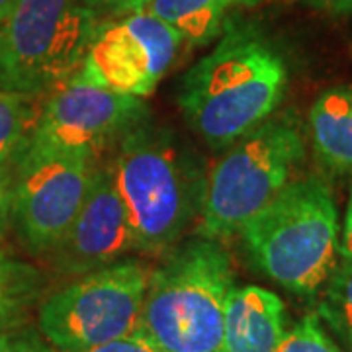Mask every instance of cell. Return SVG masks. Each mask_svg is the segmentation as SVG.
<instances>
[{
    "label": "cell",
    "instance_id": "obj_4",
    "mask_svg": "<svg viewBox=\"0 0 352 352\" xmlns=\"http://www.w3.org/2000/svg\"><path fill=\"white\" fill-rule=\"evenodd\" d=\"M239 237L263 276L294 296L317 298L340 261L339 212L327 180L294 178Z\"/></svg>",
    "mask_w": 352,
    "mask_h": 352
},
{
    "label": "cell",
    "instance_id": "obj_16",
    "mask_svg": "<svg viewBox=\"0 0 352 352\" xmlns=\"http://www.w3.org/2000/svg\"><path fill=\"white\" fill-rule=\"evenodd\" d=\"M317 317L340 342L342 352H352V261L340 258L319 294Z\"/></svg>",
    "mask_w": 352,
    "mask_h": 352
},
{
    "label": "cell",
    "instance_id": "obj_11",
    "mask_svg": "<svg viewBox=\"0 0 352 352\" xmlns=\"http://www.w3.org/2000/svg\"><path fill=\"white\" fill-rule=\"evenodd\" d=\"M135 251L133 229L116 186L113 168L98 163L78 214L50 252L53 266L63 274L80 276L120 263Z\"/></svg>",
    "mask_w": 352,
    "mask_h": 352
},
{
    "label": "cell",
    "instance_id": "obj_24",
    "mask_svg": "<svg viewBox=\"0 0 352 352\" xmlns=\"http://www.w3.org/2000/svg\"><path fill=\"white\" fill-rule=\"evenodd\" d=\"M315 10H323L331 14H346L352 16V0H300Z\"/></svg>",
    "mask_w": 352,
    "mask_h": 352
},
{
    "label": "cell",
    "instance_id": "obj_15",
    "mask_svg": "<svg viewBox=\"0 0 352 352\" xmlns=\"http://www.w3.org/2000/svg\"><path fill=\"white\" fill-rule=\"evenodd\" d=\"M45 288L47 278L38 266L0 251V333L24 325Z\"/></svg>",
    "mask_w": 352,
    "mask_h": 352
},
{
    "label": "cell",
    "instance_id": "obj_5",
    "mask_svg": "<svg viewBox=\"0 0 352 352\" xmlns=\"http://www.w3.org/2000/svg\"><path fill=\"white\" fill-rule=\"evenodd\" d=\"M305 155V138L294 112L274 113L229 145L208 173L196 233L215 241L237 237L294 180Z\"/></svg>",
    "mask_w": 352,
    "mask_h": 352
},
{
    "label": "cell",
    "instance_id": "obj_23",
    "mask_svg": "<svg viewBox=\"0 0 352 352\" xmlns=\"http://www.w3.org/2000/svg\"><path fill=\"white\" fill-rule=\"evenodd\" d=\"M340 258L352 261V190L346 204V214H344V223H342V233H340L339 243Z\"/></svg>",
    "mask_w": 352,
    "mask_h": 352
},
{
    "label": "cell",
    "instance_id": "obj_18",
    "mask_svg": "<svg viewBox=\"0 0 352 352\" xmlns=\"http://www.w3.org/2000/svg\"><path fill=\"white\" fill-rule=\"evenodd\" d=\"M276 352H342L317 314L302 317L286 333Z\"/></svg>",
    "mask_w": 352,
    "mask_h": 352
},
{
    "label": "cell",
    "instance_id": "obj_20",
    "mask_svg": "<svg viewBox=\"0 0 352 352\" xmlns=\"http://www.w3.org/2000/svg\"><path fill=\"white\" fill-rule=\"evenodd\" d=\"M14 175L16 163L0 166V243L14 221Z\"/></svg>",
    "mask_w": 352,
    "mask_h": 352
},
{
    "label": "cell",
    "instance_id": "obj_25",
    "mask_svg": "<svg viewBox=\"0 0 352 352\" xmlns=\"http://www.w3.org/2000/svg\"><path fill=\"white\" fill-rule=\"evenodd\" d=\"M14 4H16V0H0V22H4V18L10 14Z\"/></svg>",
    "mask_w": 352,
    "mask_h": 352
},
{
    "label": "cell",
    "instance_id": "obj_19",
    "mask_svg": "<svg viewBox=\"0 0 352 352\" xmlns=\"http://www.w3.org/2000/svg\"><path fill=\"white\" fill-rule=\"evenodd\" d=\"M0 352H57L34 327H14L0 333Z\"/></svg>",
    "mask_w": 352,
    "mask_h": 352
},
{
    "label": "cell",
    "instance_id": "obj_10",
    "mask_svg": "<svg viewBox=\"0 0 352 352\" xmlns=\"http://www.w3.org/2000/svg\"><path fill=\"white\" fill-rule=\"evenodd\" d=\"M147 118L145 98L120 94L73 76L53 90L39 110L28 147L96 159Z\"/></svg>",
    "mask_w": 352,
    "mask_h": 352
},
{
    "label": "cell",
    "instance_id": "obj_7",
    "mask_svg": "<svg viewBox=\"0 0 352 352\" xmlns=\"http://www.w3.org/2000/svg\"><path fill=\"white\" fill-rule=\"evenodd\" d=\"M149 270L133 258L80 274L43 296L39 333L57 352H82L135 333Z\"/></svg>",
    "mask_w": 352,
    "mask_h": 352
},
{
    "label": "cell",
    "instance_id": "obj_22",
    "mask_svg": "<svg viewBox=\"0 0 352 352\" xmlns=\"http://www.w3.org/2000/svg\"><path fill=\"white\" fill-rule=\"evenodd\" d=\"M82 352H157L153 349L151 344L147 340L143 339L139 335L138 331L127 335L124 339L110 340L106 344H100V346H94V349H88V351Z\"/></svg>",
    "mask_w": 352,
    "mask_h": 352
},
{
    "label": "cell",
    "instance_id": "obj_8",
    "mask_svg": "<svg viewBox=\"0 0 352 352\" xmlns=\"http://www.w3.org/2000/svg\"><path fill=\"white\" fill-rule=\"evenodd\" d=\"M98 161L25 147L14 175V227L34 254H50L87 198Z\"/></svg>",
    "mask_w": 352,
    "mask_h": 352
},
{
    "label": "cell",
    "instance_id": "obj_2",
    "mask_svg": "<svg viewBox=\"0 0 352 352\" xmlns=\"http://www.w3.org/2000/svg\"><path fill=\"white\" fill-rule=\"evenodd\" d=\"M112 168L138 252L164 254L198 226L210 170L173 127L143 120L118 143Z\"/></svg>",
    "mask_w": 352,
    "mask_h": 352
},
{
    "label": "cell",
    "instance_id": "obj_12",
    "mask_svg": "<svg viewBox=\"0 0 352 352\" xmlns=\"http://www.w3.org/2000/svg\"><path fill=\"white\" fill-rule=\"evenodd\" d=\"M286 305L261 286H233L226 305L223 352H276L286 337Z\"/></svg>",
    "mask_w": 352,
    "mask_h": 352
},
{
    "label": "cell",
    "instance_id": "obj_6",
    "mask_svg": "<svg viewBox=\"0 0 352 352\" xmlns=\"http://www.w3.org/2000/svg\"><path fill=\"white\" fill-rule=\"evenodd\" d=\"M100 22L87 0H16L0 22V88L39 98L63 87Z\"/></svg>",
    "mask_w": 352,
    "mask_h": 352
},
{
    "label": "cell",
    "instance_id": "obj_21",
    "mask_svg": "<svg viewBox=\"0 0 352 352\" xmlns=\"http://www.w3.org/2000/svg\"><path fill=\"white\" fill-rule=\"evenodd\" d=\"M149 0H87V4L100 20H112L126 14L143 10Z\"/></svg>",
    "mask_w": 352,
    "mask_h": 352
},
{
    "label": "cell",
    "instance_id": "obj_9",
    "mask_svg": "<svg viewBox=\"0 0 352 352\" xmlns=\"http://www.w3.org/2000/svg\"><path fill=\"white\" fill-rule=\"evenodd\" d=\"M182 45V34L149 10L102 20L75 76L120 94L147 98Z\"/></svg>",
    "mask_w": 352,
    "mask_h": 352
},
{
    "label": "cell",
    "instance_id": "obj_13",
    "mask_svg": "<svg viewBox=\"0 0 352 352\" xmlns=\"http://www.w3.org/2000/svg\"><path fill=\"white\" fill-rule=\"evenodd\" d=\"M307 133L317 164L333 176L352 175V90H323L307 116Z\"/></svg>",
    "mask_w": 352,
    "mask_h": 352
},
{
    "label": "cell",
    "instance_id": "obj_17",
    "mask_svg": "<svg viewBox=\"0 0 352 352\" xmlns=\"http://www.w3.org/2000/svg\"><path fill=\"white\" fill-rule=\"evenodd\" d=\"M38 98L0 88V166L12 164L28 147L38 122Z\"/></svg>",
    "mask_w": 352,
    "mask_h": 352
},
{
    "label": "cell",
    "instance_id": "obj_3",
    "mask_svg": "<svg viewBox=\"0 0 352 352\" xmlns=\"http://www.w3.org/2000/svg\"><path fill=\"white\" fill-rule=\"evenodd\" d=\"M233 286L223 243L198 233L184 237L149 272L138 333L157 352H223Z\"/></svg>",
    "mask_w": 352,
    "mask_h": 352
},
{
    "label": "cell",
    "instance_id": "obj_1",
    "mask_svg": "<svg viewBox=\"0 0 352 352\" xmlns=\"http://www.w3.org/2000/svg\"><path fill=\"white\" fill-rule=\"evenodd\" d=\"M288 88V67L254 28L227 22L215 47L182 76L178 108L184 122L214 151L278 112Z\"/></svg>",
    "mask_w": 352,
    "mask_h": 352
},
{
    "label": "cell",
    "instance_id": "obj_14",
    "mask_svg": "<svg viewBox=\"0 0 352 352\" xmlns=\"http://www.w3.org/2000/svg\"><path fill=\"white\" fill-rule=\"evenodd\" d=\"M268 0H149L143 10L164 20L190 45H206L221 36L233 12L252 8Z\"/></svg>",
    "mask_w": 352,
    "mask_h": 352
}]
</instances>
